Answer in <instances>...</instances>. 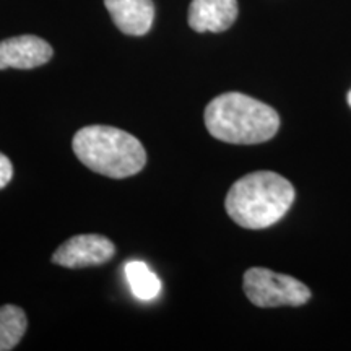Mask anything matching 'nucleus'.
<instances>
[{
  "label": "nucleus",
  "mask_w": 351,
  "mask_h": 351,
  "mask_svg": "<svg viewBox=\"0 0 351 351\" xmlns=\"http://www.w3.org/2000/svg\"><path fill=\"white\" fill-rule=\"evenodd\" d=\"M295 187L283 176L258 171L243 176L228 192L225 207L230 218L247 230L270 228L282 219L293 202Z\"/></svg>",
  "instance_id": "1"
},
{
  "label": "nucleus",
  "mask_w": 351,
  "mask_h": 351,
  "mask_svg": "<svg viewBox=\"0 0 351 351\" xmlns=\"http://www.w3.org/2000/svg\"><path fill=\"white\" fill-rule=\"evenodd\" d=\"M205 125L212 137L226 143L256 145L274 138L280 117L274 108L243 93L213 98L205 109Z\"/></svg>",
  "instance_id": "2"
},
{
  "label": "nucleus",
  "mask_w": 351,
  "mask_h": 351,
  "mask_svg": "<svg viewBox=\"0 0 351 351\" xmlns=\"http://www.w3.org/2000/svg\"><path fill=\"white\" fill-rule=\"evenodd\" d=\"M72 148L86 168L112 179L138 174L147 163L142 142L116 127H83L73 135Z\"/></svg>",
  "instance_id": "3"
},
{
  "label": "nucleus",
  "mask_w": 351,
  "mask_h": 351,
  "mask_svg": "<svg viewBox=\"0 0 351 351\" xmlns=\"http://www.w3.org/2000/svg\"><path fill=\"white\" fill-rule=\"evenodd\" d=\"M244 291L257 307L302 306L311 300V289L300 280L261 267L245 271Z\"/></svg>",
  "instance_id": "4"
},
{
  "label": "nucleus",
  "mask_w": 351,
  "mask_h": 351,
  "mask_svg": "<svg viewBox=\"0 0 351 351\" xmlns=\"http://www.w3.org/2000/svg\"><path fill=\"white\" fill-rule=\"evenodd\" d=\"M116 252L112 241L101 234H80L65 241L52 254V263L65 269L103 265L111 261Z\"/></svg>",
  "instance_id": "5"
},
{
  "label": "nucleus",
  "mask_w": 351,
  "mask_h": 351,
  "mask_svg": "<svg viewBox=\"0 0 351 351\" xmlns=\"http://www.w3.org/2000/svg\"><path fill=\"white\" fill-rule=\"evenodd\" d=\"M52 57V47L44 39L23 34L0 41V70H29L47 64Z\"/></svg>",
  "instance_id": "6"
},
{
  "label": "nucleus",
  "mask_w": 351,
  "mask_h": 351,
  "mask_svg": "<svg viewBox=\"0 0 351 351\" xmlns=\"http://www.w3.org/2000/svg\"><path fill=\"white\" fill-rule=\"evenodd\" d=\"M238 19V0H192L189 26L197 33L226 32Z\"/></svg>",
  "instance_id": "7"
},
{
  "label": "nucleus",
  "mask_w": 351,
  "mask_h": 351,
  "mask_svg": "<svg viewBox=\"0 0 351 351\" xmlns=\"http://www.w3.org/2000/svg\"><path fill=\"white\" fill-rule=\"evenodd\" d=\"M114 25L129 36H143L152 29L155 5L152 0H104Z\"/></svg>",
  "instance_id": "8"
},
{
  "label": "nucleus",
  "mask_w": 351,
  "mask_h": 351,
  "mask_svg": "<svg viewBox=\"0 0 351 351\" xmlns=\"http://www.w3.org/2000/svg\"><path fill=\"white\" fill-rule=\"evenodd\" d=\"M127 283L140 301H152L161 293V282L155 271L142 261H130L124 265Z\"/></svg>",
  "instance_id": "9"
},
{
  "label": "nucleus",
  "mask_w": 351,
  "mask_h": 351,
  "mask_svg": "<svg viewBox=\"0 0 351 351\" xmlns=\"http://www.w3.org/2000/svg\"><path fill=\"white\" fill-rule=\"evenodd\" d=\"M28 319L19 306H0V351H10L23 339Z\"/></svg>",
  "instance_id": "10"
},
{
  "label": "nucleus",
  "mask_w": 351,
  "mask_h": 351,
  "mask_svg": "<svg viewBox=\"0 0 351 351\" xmlns=\"http://www.w3.org/2000/svg\"><path fill=\"white\" fill-rule=\"evenodd\" d=\"M12 178H13L12 161L8 160L3 153H0V191H2L5 186H8V182L12 181Z\"/></svg>",
  "instance_id": "11"
},
{
  "label": "nucleus",
  "mask_w": 351,
  "mask_h": 351,
  "mask_svg": "<svg viewBox=\"0 0 351 351\" xmlns=\"http://www.w3.org/2000/svg\"><path fill=\"white\" fill-rule=\"evenodd\" d=\"M348 104H350V106H351V91H350V93H348Z\"/></svg>",
  "instance_id": "12"
}]
</instances>
